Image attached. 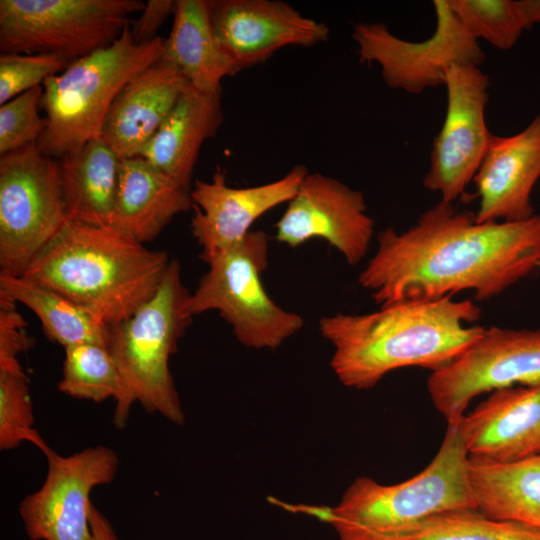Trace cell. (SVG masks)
I'll return each instance as SVG.
<instances>
[{"instance_id":"25","label":"cell","mask_w":540,"mask_h":540,"mask_svg":"<svg viewBox=\"0 0 540 540\" xmlns=\"http://www.w3.org/2000/svg\"><path fill=\"white\" fill-rule=\"evenodd\" d=\"M0 291L35 313L50 341L64 348L81 343L108 347L110 326L54 290L23 276L0 275Z\"/></svg>"},{"instance_id":"8","label":"cell","mask_w":540,"mask_h":540,"mask_svg":"<svg viewBox=\"0 0 540 540\" xmlns=\"http://www.w3.org/2000/svg\"><path fill=\"white\" fill-rule=\"evenodd\" d=\"M141 0H0V52L69 62L111 45Z\"/></svg>"},{"instance_id":"7","label":"cell","mask_w":540,"mask_h":540,"mask_svg":"<svg viewBox=\"0 0 540 540\" xmlns=\"http://www.w3.org/2000/svg\"><path fill=\"white\" fill-rule=\"evenodd\" d=\"M204 262L208 271L190 293L193 316L219 312L237 340L254 349H276L303 327L300 315L278 306L264 289L261 274L268 267V239L263 231L251 230Z\"/></svg>"},{"instance_id":"11","label":"cell","mask_w":540,"mask_h":540,"mask_svg":"<svg viewBox=\"0 0 540 540\" xmlns=\"http://www.w3.org/2000/svg\"><path fill=\"white\" fill-rule=\"evenodd\" d=\"M433 7L435 30L423 41L401 39L382 22L356 24L352 38L359 63L378 64L387 86L411 94L444 85L446 72L454 64L479 66L484 51L447 0H434Z\"/></svg>"},{"instance_id":"23","label":"cell","mask_w":540,"mask_h":540,"mask_svg":"<svg viewBox=\"0 0 540 540\" xmlns=\"http://www.w3.org/2000/svg\"><path fill=\"white\" fill-rule=\"evenodd\" d=\"M173 16L160 59L175 67L195 88L222 91V81L232 76L214 35L209 0H177Z\"/></svg>"},{"instance_id":"27","label":"cell","mask_w":540,"mask_h":540,"mask_svg":"<svg viewBox=\"0 0 540 540\" xmlns=\"http://www.w3.org/2000/svg\"><path fill=\"white\" fill-rule=\"evenodd\" d=\"M380 540H540V530L490 518L477 508H466L429 516Z\"/></svg>"},{"instance_id":"15","label":"cell","mask_w":540,"mask_h":540,"mask_svg":"<svg viewBox=\"0 0 540 540\" xmlns=\"http://www.w3.org/2000/svg\"><path fill=\"white\" fill-rule=\"evenodd\" d=\"M366 209L360 191L320 172H308L276 223L275 238L291 248L323 239L354 266L369 251L373 237L375 221Z\"/></svg>"},{"instance_id":"6","label":"cell","mask_w":540,"mask_h":540,"mask_svg":"<svg viewBox=\"0 0 540 540\" xmlns=\"http://www.w3.org/2000/svg\"><path fill=\"white\" fill-rule=\"evenodd\" d=\"M189 298L181 265L171 259L156 293L130 317L110 326L108 342L124 382L128 409L139 402L147 412L180 426L185 414L169 359L192 322Z\"/></svg>"},{"instance_id":"14","label":"cell","mask_w":540,"mask_h":540,"mask_svg":"<svg viewBox=\"0 0 540 540\" xmlns=\"http://www.w3.org/2000/svg\"><path fill=\"white\" fill-rule=\"evenodd\" d=\"M212 28L231 76L262 64L288 46L325 42L326 24L280 0H209Z\"/></svg>"},{"instance_id":"35","label":"cell","mask_w":540,"mask_h":540,"mask_svg":"<svg viewBox=\"0 0 540 540\" xmlns=\"http://www.w3.org/2000/svg\"><path fill=\"white\" fill-rule=\"evenodd\" d=\"M529 29L540 24V0H520Z\"/></svg>"},{"instance_id":"19","label":"cell","mask_w":540,"mask_h":540,"mask_svg":"<svg viewBox=\"0 0 540 540\" xmlns=\"http://www.w3.org/2000/svg\"><path fill=\"white\" fill-rule=\"evenodd\" d=\"M190 85L175 67L159 59L116 96L101 137L121 159L140 156Z\"/></svg>"},{"instance_id":"17","label":"cell","mask_w":540,"mask_h":540,"mask_svg":"<svg viewBox=\"0 0 540 540\" xmlns=\"http://www.w3.org/2000/svg\"><path fill=\"white\" fill-rule=\"evenodd\" d=\"M540 178V114L520 132L493 135L474 176L476 221L515 222L535 214L531 193Z\"/></svg>"},{"instance_id":"12","label":"cell","mask_w":540,"mask_h":540,"mask_svg":"<svg viewBox=\"0 0 540 540\" xmlns=\"http://www.w3.org/2000/svg\"><path fill=\"white\" fill-rule=\"evenodd\" d=\"M444 85L446 113L432 144L423 186L453 203L465 196L493 136L485 120L489 76L477 65L454 64Z\"/></svg>"},{"instance_id":"2","label":"cell","mask_w":540,"mask_h":540,"mask_svg":"<svg viewBox=\"0 0 540 540\" xmlns=\"http://www.w3.org/2000/svg\"><path fill=\"white\" fill-rule=\"evenodd\" d=\"M480 314L474 302L452 296L405 300L368 314L323 317L319 331L334 347L330 366L340 383L366 390L396 369L448 365L483 333L470 325Z\"/></svg>"},{"instance_id":"28","label":"cell","mask_w":540,"mask_h":540,"mask_svg":"<svg viewBox=\"0 0 540 540\" xmlns=\"http://www.w3.org/2000/svg\"><path fill=\"white\" fill-rule=\"evenodd\" d=\"M28 377L19 360L0 362V449L30 442L45 456L53 450L34 428Z\"/></svg>"},{"instance_id":"1","label":"cell","mask_w":540,"mask_h":540,"mask_svg":"<svg viewBox=\"0 0 540 540\" xmlns=\"http://www.w3.org/2000/svg\"><path fill=\"white\" fill-rule=\"evenodd\" d=\"M377 243L358 276L375 303L434 300L465 290L484 301L539 268L540 213L479 223L473 212L440 200L406 231H381Z\"/></svg>"},{"instance_id":"16","label":"cell","mask_w":540,"mask_h":540,"mask_svg":"<svg viewBox=\"0 0 540 540\" xmlns=\"http://www.w3.org/2000/svg\"><path fill=\"white\" fill-rule=\"evenodd\" d=\"M308 172L306 166L298 164L280 179L235 188L226 183V172L218 166L209 181L196 180L190 191L194 210L191 230L202 249L201 260L239 242L259 217L288 203Z\"/></svg>"},{"instance_id":"34","label":"cell","mask_w":540,"mask_h":540,"mask_svg":"<svg viewBox=\"0 0 540 540\" xmlns=\"http://www.w3.org/2000/svg\"><path fill=\"white\" fill-rule=\"evenodd\" d=\"M89 522L93 540H119L108 519L93 504L90 506Z\"/></svg>"},{"instance_id":"20","label":"cell","mask_w":540,"mask_h":540,"mask_svg":"<svg viewBox=\"0 0 540 540\" xmlns=\"http://www.w3.org/2000/svg\"><path fill=\"white\" fill-rule=\"evenodd\" d=\"M222 123V91L206 92L190 85L140 157L191 191L200 150Z\"/></svg>"},{"instance_id":"30","label":"cell","mask_w":540,"mask_h":540,"mask_svg":"<svg viewBox=\"0 0 540 540\" xmlns=\"http://www.w3.org/2000/svg\"><path fill=\"white\" fill-rule=\"evenodd\" d=\"M43 87H34L0 105V155L37 144L47 125L40 117Z\"/></svg>"},{"instance_id":"26","label":"cell","mask_w":540,"mask_h":540,"mask_svg":"<svg viewBox=\"0 0 540 540\" xmlns=\"http://www.w3.org/2000/svg\"><path fill=\"white\" fill-rule=\"evenodd\" d=\"M58 389L70 397L96 403L113 398V423L117 428L125 426L130 414L125 386L108 347L95 343L66 347Z\"/></svg>"},{"instance_id":"21","label":"cell","mask_w":540,"mask_h":540,"mask_svg":"<svg viewBox=\"0 0 540 540\" xmlns=\"http://www.w3.org/2000/svg\"><path fill=\"white\" fill-rule=\"evenodd\" d=\"M193 208L190 191L143 157L121 160L111 227L144 244L178 214Z\"/></svg>"},{"instance_id":"31","label":"cell","mask_w":540,"mask_h":540,"mask_svg":"<svg viewBox=\"0 0 540 540\" xmlns=\"http://www.w3.org/2000/svg\"><path fill=\"white\" fill-rule=\"evenodd\" d=\"M69 64L68 60L52 54L1 53L0 105L43 85L47 78L63 72Z\"/></svg>"},{"instance_id":"10","label":"cell","mask_w":540,"mask_h":540,"mask_svg":"<svg viewBox=\"0 0 540 540\" xmlns=\"http://www.w3.org/2000/svg\"><path fill=\"white\" fill-rule=\"evenodd\" d=\"M540 385V329L485 328L448 365L431 372L427 389L447 423L460 421L477 396L516 386Z\"/></svg>"},{"instance_id":"24","label":"cell","mask_w":540,"mask_h":540,"mask_svg":"<svg viewBox=\"0 0 540 540\" xmlns=\"http://www.w3.org/2000/svg\"><path fill=\"white\" fill-rule=\"evenodd\" d=\"M470 477L480 512L540 530V456L511 463L470 458Z\"/></svg>"},{"instance_id":"36","label":"cell","mask_w":540,"mask_h":540,"mask_svg":"<svg viewBox=\"0 0 540 540\" xmlns=\"http://www.w3.org/2000/svg\"><path fill=\"white\" fill-rule=\"evenodd\" d=\"M539 268H540V264H539Z\"/></svg>"},{"instance_id":"9","label":"cell","mask_w":540,"mask_h":540,"mask_svg":"<svg viewBox=\"0 0 540 540\" xmlns=\"http://www.w3.org/2000/svg\"><path fill=\"white\" fill-rule=\"evenodd\" d=\"M67 221L57 159L37 144L0 155V275L23 276Z\"/></svg>"},{"instance_id":"5","label":"cell","mask_w":540,"mask_h":540,"mask_svg":"<svg viewBox=\"0 0 540 540\" xmlns=\"http://www.w3.org/2000/svg\"><path fill=\"white\" fill-rule=\"evenodd\" d=\"M164 39L135 42L130 23L111 45L70 62L61 73L47 78L40 109L48 125L38 149L54 159L77 151L100 137L108 110L122 88L158 61Z\"/></svg>"},{"instance_id":"13","label":"cell","mask_w":540,"mask_h":540,"mask_svg":"<svg viewBox=\"0 0 540 540\" xmlns=\"http://www.w3.org/2000/svg\"><path fill=\"white\" fill-rule=\"evenodd\" d=\"M48 471L41 487L25 496L19 514L32 540H93L89 522L92 490L112 482L119 458L106 446L71 455L46 456Z\"/></svg>"},{"instance_id":"18","label":"cell","mask_w":540,"mask_h":540,"mask_svg":"<svg viewBox=\"0 0 540 540\" xmlns=\"http://www.w3.org/2000/svg\"><path fill=\"white\" fill-rule=\"evenodd\" d=\"M460 425L471 459L511 463L540 456V385L493 391Z\"/></svg>"},{"instance_id":"32","label":"cell","mask_w":540,"mask_h":540,"mask_svg":"<svg viewBox=\"0 0 540 540\" xmlns=\"http://www.w3.org/2000/svg\"><path fill=\"white\" fill-rule=\"evenodd\" d=\"M16 303L0 291V361L18 359V355L26 351L32 342Z\"/></svg>"},{"instance_id":"3","label":"cell","mask_w":540,"mask_h":540,"mask_svg":"<svg viewBox=\"0 0 540 540\" xmlns=\"http://www.w3.org/2000/svg\"><path fill=\"white\" fill-rule=\"evenodd\" d=\"M171 259L111 226L67 221L23 277L73 301L112 326L158 290Z\"/></svg>"},{"instance_id":"4","label":"cell","mask_w":540,"mask_h":540,"mask_svg":"<svg viewBox=\"0 0 540 540\" xmlns=\"http://www.w3.org/2000/svg\"><path fill=\"white\" fill-rule=\"evenodd\" d=\"M460 422L447 423L437 453L417 475L391 485L359 477L335 506L297 505L295 511L328 523L340 540H380L429 516L476 508Z\"/></svg>"},{"instance_id":"33","label":"cell","mask_w":540,"mask_h":540,"mask_svg":"<svg viewBox=\"0 0 540 540\" xmlns=\"http://www.w3.org/2000/svg\"><path fill=\"white\" fill-rule=\"evenodd\" d=\"M176 1L148 0L140 11V16L130 21V30L137 43H147L155 40L157 31L167 18L174 14Z\"/></svg>"},{"instance_id":"29","label":"cell","mask_w":540,"mask_h":540,"mask_svg":"<svg viewBox=\"0 0 540 540\" xmlns=\"http://www.w3.org/2000/svg\"><path fill=\"white\" fill-rule=\"evenodd\" d=\"M449 7L478 41L511 49L529 29L520 0H447Z\"/></svg>"},{"instance_id":"22","label":"cell","mask_w":540,"mask_h":540,"mask_svg":"<svg viewBox=\"0 0 540 540\" xmlns=\"http://www.w3.org/2000/svg\"><path fill=\"white\" fill-rule=\"evenodd\" d=\"M57 160L67 219L111 226L122 159L100 136Z\"/></svg>"}]
</instances>
